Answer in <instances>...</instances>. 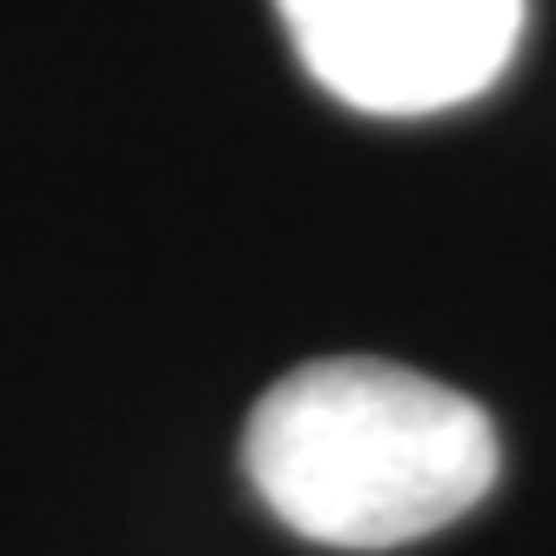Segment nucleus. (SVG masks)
<instances>
[{
	"label": "nucleus",
	"instance_id": "1",
	"mask_svg": "<svg viewBox=\"0 0 556 556\" xmlns=\"http://www.w3.org/2000/svg\"><path fill=\"white\" fill-rule=\"evenodd\" d=\"M255 496L308 543L395 549L456 523L496 483L483 403L376 355H329L282 376L249 416Z\"/></svg>",
	"mask_w": 556,
	"mask_h": 556
},
{
	"label": "nucleus",
	"instance_id": "2",
	"mask_svg": "<svg viewBox=\"0 0 556 556\" xmlns=\"http://www.w3.org/2000/svg\"><path fill=\"white\" fill-rule=\"evenodd\" d=\"M302 67L363 114L476 101L523 41L530 0H275Z\"/></svg>",
	"mask_w": 556,
	"mask_h": 556
}]
</instances>
